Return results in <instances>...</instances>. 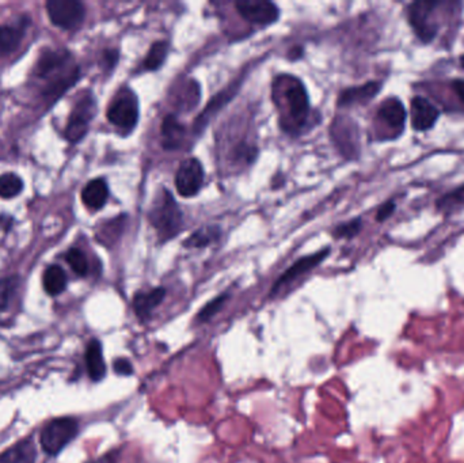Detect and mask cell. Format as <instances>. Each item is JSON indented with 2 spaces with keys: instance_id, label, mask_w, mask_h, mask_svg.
Masks as SVG:
<instances>
[{
  "instance_id": "obj_26",
  "label": "cell",
  "mask_w": 464,
  "mask_h": 463,
  "mask_svg": "<svg viewBox=\"0 0 464 463\" xmlns=\"http://www.w3.org/2000/svg\"><path fill=\"white\" fill-rule=\"evenodd\" d=\"M220 235L218 227H204L196 232H193L188 241H185L183 246L186 247H205L216 241Z\"/></svg>"
},
{
  "instance_id": "obj_27",
  "label": "cell",
  "mask_w": 464,
  "mask_h": 463,
  "mask_svg": "<svg viewBox=\"0 0 464 463\" xmlns=\"http://www.w3.org/2000/svg\"><path fill=\"white\" fill-rule=\"evenodd\" d=\"M24 189V182L14 173H6L0 176V197L13 199Z\"/></svg>"
},
{
  "instance_id": "obj_32",
  "label": "cell",
  "mask_w": 464,
  "mask_h": 463,
  "mask_svg": "<svg viewBox=\"0 0 464 463\" xmlns=\"http://www.w3.org/2000/svg\"><path fill=\"white\" fill-rule=\"evenodd\" d=\"M361 220L360 219H355V220H350L348 223H343L341 226L336 227V230L333 232V235L336 238H346V239H350L355 237L358 232L361 231Z\"/></svg>"
},
{
  "instance_id": "obj_21",
  "label": "cell",
  "mask_w": 464,
  "mask_h": 463,
  "mask_svg": "<svg viewBox=\"0 0 464 463\" xmlns=\"http://www.w3.org/2000/svg\"><path fill=\"white\" fill-rule=\"evenodd\" d=\"M239 83L230 86L228 89H226L223 93H220L216 96H213L212 102H209V105L205 108L204 111L201 116H198L197 121L194 124V129L196 132H200V129H203L205 124L208 123V120L211 119L212 114H215L220 108H223L228 101H231L232 96H235V93L238 91Z\"/></svg>"
},
{
  "instance_id": "obj_23",
  "label": "cell",
  "mask_w": 464,
  "mask_h": 463,
  "mask_svg": "<svg viewBox=\"0 0 464 463\" xmlns=\"http://www.w3.org/2000/svg\"><path fill=\"white\" fill-rule=\"evenodd\" d=\"M24 39V29L0 25V56L15 52Z\"/></svg>"
},
{
  "instance_id": "obj_33",
  "label": "cell",
  "mask_w": 464,
  "mask_h": 463,
  "mask_svg": "<svg viewBox=\"0 0 464 463\" xmlns=\"http://www.w3.org/2000/svg\"><path fill=\"white\" fill-rule=\"evenodd\" d=\"M396 204L394 200H388L385 201L384 204L380 205V208L378 209V214H376V220L378 221H384L388 218L393 216V214L395 212Z\"/></svg>"
},
{
  "instance_id": "obj_9",
  "label": "cell",
  "mask_w": 464,
  "mask_h": 463,
  "mask_svg": "<svg viewBox=\"0 0 464 463\" xmlns=\"http://www.w3.org/2000/svg\"><path fill=\"white\" fill-rule=\"evenodd\" d=\"M204 182V169L203 164L196 159L189 158L183 161L178 169L176 176V188L182 197L196 196Z\"/></svg>"
},
{
  "instance_id": "obj_34",
  "label": "cell",
  "mask_w": 464,
  "mask_h": 463,
  "mask_svg": "<svg viewBox=\"0 0 464 463\" xmlns=\"http://www.w3.org/2000/svg\"><path fill=\"white\" fill-rule=\"evenodd\" d=\"M114 371L118 374V375H131L133 372V367L131 364L129 360L126 359H117L114 362Z\"/></svg>"
},
{
  "instance_id": "obj_30",
  "label": "cell",
  "mask_w": 464,
  "mask_h": 463,
  "mask_svg": "<svg viewBox=\"0 0 464 463\" xmlns=\"http://www.w3.org/2000/svg\"><path fill=\"white\" fill-rule=\"evenodd\" d=\"M18 287V279L15 276L0 279V310H6Z\"/></svg>"
},
{
  "instance_id": "obj_19",
  "label": "cell",
  "mask_w": 464,
  "mask_h": 463,
  "mask_svg": "<svg viewBox=\"0 0 464 463\" xmlns=\"http://www.w3.org/2000/svg\"><path fill=\"white\" fill-rule=\"evenodd\" d=\"M34 461L36 447L33 439L22 440L0 455V463H34Z\"/></svg>"
},
{
  "instance_id": "obj_8",
  "label": "cell",
  "mask_w": 464,
  "mask_h": 463,
  "mask_svg": "<svg viewBox=\"0 0 464 463\" xmlns=\"http://www.w3.org/2000/svg\"><path fill=\"white\" fill-rule=\"evenodd\" d=\"M45 6L51 22L66 30L78 28L86 15L84 6L76 0H49Z\"/></svg>"
},
{
  "instance_id": "obj_35",
  "label": "cell",
  "mask_w": 464,
  "mask_h": 463,
  "mask_svg": "<svg viewBox=\"0 0 464 463\" xmlns=\"http://www.w3.org/2000/svg\"><path fill=\"white\" fill-rule=\"evenodd\" d=\"M450 89L464 106V79H455L450 82Z\"/></svg>"
},
{
  "instance_id": "obj_18",
  "label": "cell",
  "mask_w": 464,
  "mask_h": 463,
  "mask_svg": "<svg viewBox=\"0 0 464 463\" xmlns=\"http://www.w3.org/2000/svg\"><path fill=\"white\" fill-rule=\"evenodd\" d=\"M86 366L91 381H102L106 375V364L102 354V345L98 340H91L86 349Z\"/></svg>"
},
{
  "instance_id": "obj_15",
  "label": "cell",
  "mask_w": 464,
  "mask_h": 463,
  "mask_svg": "<svg viewBox=\"0 0 464 463\" xmlns=\"http://www.w3.org/2000/svg\"><path fill=\"white\" fill-rule=\"evenodd\" d=\"M380 89H382V83L376 82V81L365 83L363 86L346 89L340 94L338 105L340 106H350V105L367 104L373 96L379 94Z\"/></svg>"
},
{
  "instance_id": "obj_13",
  "label": "cell",
  "mask_w": 464,
  "mask_h": 463,
  "mask_svg": "<svg viewBox=\"0 0 464 463\" xmlns=\"http://www.w3.org/2000/svg\"><path fill=\"white\" fill-rule=\"evenodd\" d=\"M408 119V111L400 99L391 96L384 99L378 109V120L385 124L391 131L395 132V136L402 134Z\"/></svg>"
},
{
  "instance_id": "obj_7",
  "label": "cell",
  "mask_w": 464,
  "mask_h": 463,
  "mask_svg": "<svg viewBox=\"0 0 464 463\" xmlns=\"http://www.w3.org/2000/svg\"><path fill=\"white\" fill-rule=\"evenodd\" d=\"M96 105L94 96L90 93L84 94L78 99L74 109L69 114V123L66 125L64 135L69 143H79L86 134L89 132V126L96 116Z\"/></svg>"
},
{
  "instance_id": "obj_29",
  "label": "cell",
  "mask_w": 464,
  "mask_h": 463,
  "mask_svg": "<svg viewBox=\"0 0 464 463\" xmlns=\"http://www.w3.org/2000/svg\"><path fill=\"white\" fill-rule=\"evenodd\" d=\"M66 259H67L71 269L78 276L83 277L89 273V261L81 249H76V247L69 249L66 254Z\"/></svg>"
},
{
  "instance_id": "obj_38",
  "label": "cell",
  "mask_w": 464,
  "mask_h": 463,
  "mask_svg": "<svg viewBox=\"0 0 464 463\" xmlns=\"http://www.w3.org/2000/svg\"><path fill=\"white\" fill-rule=\"evenodd\" d=\"M89 463H117V459H116V454H109V455H105L104 458H99L96 461Z\"/></svg>"
},
{
  "instance_id": "obj_22",
  "label": "cell",
  "mask_w": 464,
  "mask_h": 463,
  "mask_svg": "<svg viewBox=\"0 0 464 463\" xmlns=\"http://www.w3.org/2000/svg\"><path fill=\"white\" fill-rule=\"evenodd\" d=\"M42 284L48 295L57 297L67 288V274L61 267L51 265L44 273Z\"/></svg>"
},
{
  "instance_id": "obj_36",
  "label": "cell",
  "mask_w": 464,
  "mask_h": 463,
  "mask_svg": "<svg viewBox=\"0 0 464 463\" xmlns=\"http://www.w3.org/2000/svg\"><path fill=\"white\" fill-rule=\"evenodd\" d=\"M117 59H118V54H117V51H106L105 52V60H106V66L108 67H114V64H116V61H117Z\"/></svg>"
},
{
  "instance_id": "obj_12",
  "label": "cell",
  "mask_w": 464,
  "mask_h": 463,
  "mask_svg": "<svg viewBox=\"0 0 464 463\" xmlns=\"http://www.w3.org/2000/svg\"><path fill=\"white\" fill-rule=\"evenodd\" d=\"M411 106V125L414 131L425 132L435 126L438 120L440 110L426 98L414 96L410 102Z\"/></svg>"
},
{
  "instance_id": "obj_17",
  "label": "cell",
  "mask_w": 464,
  "mask_h": 463,
  "mask_svg": "<svg viewBox=\"0 0 464 463\" xmlns=\"http://www.w3.org/2000/svg\"><path fill=\"white\" fill-rule=\"evenodd\" d=\"M109 197V189L102 178H96L90 181L82 191L83 204L91 211H98L104 208Z\"/></svg>"
},
{
  "instance_id": "obj_16",
  "label": "cell",
  "mask_w": 464,
  "mask_h": 463,
  "mask_svg": "<svg viewBox=\"0 0 464 463\" xmlns=\"http://www.w3.org/2000/svg\"><path fill=\"white\" fill-rule=\"evenodd\" d=\"M166 289L159 287L147 292H137L133 298V310L138 319L147 321L152 312L163 302Z\"/></svg>"
},
{
  "instance_id": "obj_14",
  "label": "cell",
  "mask_w": 464,
  "mask_h": 463,
  "mask_svg": "<svg viewBox=\"0 0 464 463\" xmlns=\"http://www.w3.org/2000/svg\"><path fill=\"white\" fill-rule=\"evenodd\" d=\"M338 128L333 129V136L336 143L338 144L340 151L348 158H355L358 154V134L355 124L349 121L348 119H341L337 121Z\"/></svg>"
},
{
  "instance_id": "obj_10",
  "label": "cell",
  "mask_w": 464,
  "mask_h": 463,
  "mask_svg": "<svg viewBox=\"0 0 464 463\" xmlns=\"http://www.w3.org/2000/svg\"><path fill=\"white\" fill-rule=\"evenodd\" d=\"M238 13L256 25H272L278 16V7L266 0H239L235 3Z\"/></svg>"
},
{
  "instance_id": "obj_28",
  "label": "cell",
  "mask_w": 464,
  "mask_h": 463,
  "mask_svg": "<svg viewBox=\"0 0 464 463\" xmlns=\"http://www.w3.org/2000/svg\"><path fill=\"white\" fill-rule=\"evenodd\" d=\"M167 51H168V45L164 41L155 42L151 46L150 52L144 60V69L147 71H155L162 67V64L166 60L167 56Z\"/></svg>"
},
{
  "instance_id": "obj_6",
  "label": "cell",
  "mask_w": 464,
  "mask_h": 463,
  "mask_svg": "<svg viewBox=\"0 0 464 463\" xmlns=\"http://www.w3.org/2000/svg\"><path fill=\"white\" fill-rule=\"evenodd\" d=\"M78 422L69 417L49 422L41 434V446L48 455H57L69 442L78 435Z\"/></svg>"
},
{
  "instance_id": "obj_20",
  "label": "cell",
  "mask_w": 464,
  "mask_h": 463,
  "mask_svg": "<svg viewBox=\"0 0 464 463\" xmlns=\"http://www.w3.org/2000/svg\"><path fill=\"white\" fill-rule=\"evenodd\" d=\"M185 136V128L179 123L176 116L170 114L164 117L162 123V143L166 150H177L183 141Z\"/></svg>"
},
{
  "instance_id": "obj_39",
  "label": "cell",
  "mask_w": 464,
  "mask_h": 463,
  "mask_svg": "<svg viewBox=\"0 0 464 463\" xmlns=\"http://www.w3.org/2000/svg\"><path fill=\"white\" fill-rule=\"evenodd\" d=\"M459 61H460V66H462V69H464V54L463 55L460 56V60H459Z\"/></svg>"
},
{
  "instance_id": "obj_24",
  "label": "cell",
  "mask_w": 464,
  "mask_h": 463,
  "mask_svg": "<svg viewBox=\"0 0 464 463\" xmlns=\"http://www.w3.org/2000/svg\"><path fill=\"white\" fill-rule=\"evenodd\" d=\"M437 211L450 215L464 208V184L462 186L452 189V191L443 194L436 201Z\"/></svg>"
},
{
  "instance_id": "obj_3",
  "label": "cell",
  "mask_w": 464,
  "mask_h": 463,
  "mask_svg": "<svg viewBox=\"0 0 464 463\" xmlns=\"http://www.w3.org/2000/svg\"><path fill=\"white\" fill-rule=\"evenodd\" d=\"M437 0H417L408 7L409 25L415 33L417 39L423 44H430L437 37L438 24H437L436 9L441 6Z\"/></svg>"
},
{
  "instance_id": "obj_1",
  "label": "cell",
  "mask_w": 464,
  "mask_h": 463,
  "mask_svg": "<svg viewBox=\"0 0 464 463\" xmlns=\"http://www.w3.org/2000/svg\"><path fill=\"white\" fill-rule=\"evenodd\" d=\"M33 76L39 81L42 99L52 105L78 82L81 69L69 51H44L34 67Z\"/></svg>"
},
{
  "instance_id": "obj_4",
  "label": "cell",
  "mask_w": 464,
  "mask_h": 463,
  "mask_svg": "<svg viewBox=\"0 0 464 463\" xmlns=\"http://www.w3.org/2000/svg\"><path fill=\"white\" fill-rule=\"evenodd\" d=\"M284 82V89H283V96L286 99V104L288 105V117L287 126L288 132L291 129H299L301 128L307 119H308V111H310V101L307 91L303 86V83L295 78H283Z\"/></svg>"
},
{
  "instance_id": "obj_5",
  "label": "cell",
  "mask_w": 464,
  "mask_h": 463,
  "mask_svg": "<svg viewBox=\"0 0 464 463\" xmlns=\"http://www.w3.org/2000/svg\"><path fill=\"white\" fill-rule=\"evenodd\" d=\"M108 120L125 132H131L138 121V102L129 89H121L110 102Z\"/></svg>"
},
{
  "instance_id": "obj_2",
  "label": "cell",
  "mask_w": 464,
  "mask_h": 463,
  "mask_svg": "<svg viewBox=\"0 0 464 463\" xmlns=\"http://www.w3.org/2000/svg\"><path fill=\"white\" fill-rule=\"evenodd\" d=\"M148 220L158 232V238L166 242L173 239L182 230V212L171 193L163 189L152 205Z\"/></svg>"
},
{
  "instance_id": "obj_25",
  "label": "cell",
  "mask_w": 464,
  "mask_h": 463,
  "mask_svg": "<svg viewBox=\"0 0 464 463\" xmlns=\"http://www.w3.org/2000/svg\"><path fill=\"white\" fill-rule=\"evenodd\" d=\"M200 99V87L194 81H189L177 93V106L182 110H191L196 108Z\"/></svg>"
},
{
  "instance_id": "obj_11",
  "label": "cell",
  "mask_w": 464,
  "mask_h": 463,
  "mask_svg": "<svg viewBox=\"0 0 464 463\" xmlns=\"http://www.w3.org/2000/svg\"><path fill=\"white\" fill-rule=\"evenodd\" d=\"M330 253L328 249H325L323 252H318V253H314L311 256H306L303 259L296 261L289 269L286 271V273H283L280 276V279L274 283L273 288L271 291V297H274L277 295L281 289H284L286 287L292 284L295 280L301 279L303 274L310 272L311 269H314L316 265H319L323 259H326Z\"/></svg>"
},
{
  "instance_id": "obj_37",
  "label": "cell",
  "mask_w": 464,
  "mask_h": 463,
  "mask_svg": "<svg viewBox=\"0 0 464 463\" xmlns=\"http://www.w3.org/2000/svg\"><path fill=\"white\" fill-rule=\"evenodd\" d=\"M301 55H303V48H301V46H293V48L289 51L288 57H289L291 60H298V59H301Z\"/></svg>"
},
{
  "instance_id": "obj_31",
  "label": "cell",
  "mask_w": 464,
  "mask_h": 463,
  "mask_svg": "<svg viewBox=\"0 0 464 463\" xmlns=\"http://www.w3.org/2000/svg\"><path fill=\"white\" fill-rule=\"evenodd\" d=\"M227 299H228V295L223 294L218 298L211 300L206 306L203 307V310L198 313V321L200 322H208L209 319H212L223 309V306L226 304Z\"/></svg>"
}]
</instances>
